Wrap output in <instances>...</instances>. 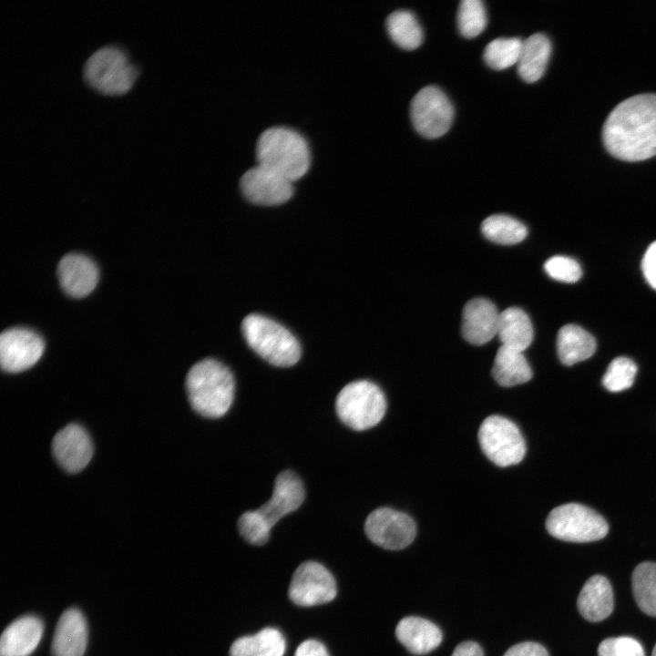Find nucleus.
Listing matches in <instances>:
<instances>
[{
	"label": "nucleus",
	"instance_id": "23",
	"mask_svg": "<svg viewBox=\"0 0 656 656\" xmlns=\"http://www.w3.org/2000/svg\"><path fill=\"white\" fill-rule=\"evenodd\" d=\"M533 327L528 314L518 307L500 313L497 336L501 345L524 352L532 343Z\"/></svg>",
	"mask_w": 656,
	"mask_h": 656
},
{
	"label": "nucleus",
	"instance_id": "33",
	"mask_svg": "<svg viewBox=\"0 0 656 656\" xmlns=\"http://www.w3.org/2000/svg\"><path fill=\"white\" fill-rule=\"evenodd\" d=\"M238 528L241 537L250 544L264 545L272 528L257 510L243 513L238 520Z\"/></svg>",
	"mask_w": 656,
	"mask_h": 656
},
{
	"label": "nucleus",
	"instance_id": "8",
	"mask_svg": "<svg viewBox=\"0 0 656 656\" xmlns=\"http://www.w3.org/2000/svg\"><path fill=\"white\" fill-rule=\"evenodd\" d=\"M478 441L486 456L498 466L517 465L526 454V443L519 428L500 415H490L482 422Z\"/></svg>",
	"mask_w": 656,
	"mask_h": 656
},
{
	"label": "nucleus",
	"instance_id": "22",
	"mask_svg": "<svg viewBox=\"0 0 656 656\" xmlns=\"http://www.w3.org/2000/svg\"><path fill=\"white\" fill-rule=\"evenodd\" d=\"M551 54L548 37L536 33L523 41L518 65L520 78L527 83L538 80L545 73Z\"/></svg>",
	"mask_w": 656,
	"mask_h": 656
},
{
	"label": "nucleus",
	"instance_id": "1",
	"mask_svg": "<svg viewBox=\"0 0 656 656\" xmlns=\"http://www.w3.org/2000/svg\"><path fill=\"white\" fill-rule=\"evenodd\" d=\"M602 137L617 159L640 161L656 156V94H639L618 104L604 123Z\"/></svg>",
	"mask_w": 656,
	"mask_h": 656
},
{
	"label": "nucleus",
	"instance_id": "2",
	"mask_svg": "<svg viewBox=\"0 0 656 656\" xmlns=\"http://www.w3.org/2000/svg\"><path fill=\"white\" fill-rule=\"evenodd\" d=\"M186 390L190 404L198 414L208 418H219L232 405L235 381L226 365L207 358L189 370Z\"/></svg>",
	"mask_w": 656,
	"mask_h": 656
},
{
	"label": "nucleus",
	"instance_id": "7",
	"mask_svg": "<svg viewBox=\"0 0 656 656\" xmlns=\"http://www.w3.org/2000/svg\"><path fill=\"white\" fill-rule=\"evenodd\" d=\"M546 528L558 539L576 543L600 540L609 531L602 516L578 503H568L552 509L547 518Z\"/></svg>",
	"mask_w": 656,
	"mask_h": 656
},
{
	"label": "nucleus",
	"instance_id": "32",
	"mask_svg": "<svg viewBox=\"0 0 656 656\" xmlns=\"http://www.w3.org/2000/svg\"><path fill=\"white\" fill-rule=\"evenodd\" d=\"M636 373L637 366L631 359L617 357L609 364L602 384L610 392H621L632 385Z\"/></svg>",
	"mask_w": 656,
	"mask_h": 656
},
{
	"label": "nucleus",
	"instance_id": "24",
	"mask_svg": "<svg viewBox=\"0 0 656 656\" xmlns=\"http://www.w3.org/2000/svg\"><path fill=\"white\" fill-rule=\"evenodd\" d=\"M596 351L594 337L576 324L561 327L557 337V352L560 362L565 365L589 358Z\"/></svg>",
	"mask_w": 656,
	"mask_h": 656
},
{
	"label": "nucleus",
	"instance_id": "27",
	"mask_svg": "<svg viewBox=\"0 0 656 656\" xmlns=\"http://www.w3.org/2000/svg\"><path fill=\"white\" fill-rule=\"evenodd\" d=\"M386 29L392 40L405 50L417 48L423 41V31L410 11L397 10L386 19Z\"/></svg>",
	"mask_w": 656,
	"mask_h": 656
},
{
	"label": "nucleus",
	"instance_id": "40",
	"mask_svg": "<svg viewBox=\"0 0 656 656\" xmlns=\"http://www.w3.org/2000/svg\"><path fill=\"white\" fill-rule=\"evenodd\" d=\"M651 656H656V644H655V646H654V648H653Z\"/></svg>",
	"mask_w": 656,
	"mask_h": 656
},
{
	"label": "nucleus",
	"instance_id": "18",
	"mask_svg": "<svg viewBox=\"0 0 656 656\" xmlns=\"http://www.w3.org/2000/svg\"><path fill=\"white\" fill-rule=\"evenodd\" d=\"M87 642V626L82 612L68 609L60 616L51 644L52 656H83Z\"/></svg>",
	"mask_w": 656,
	"mask_h": 656
},
{
	"label": "nucleus",
	"instance_id": "28",
	"mask_svg": "<svg viewBox=\"0 0 656 656\" xmlns=\"http://www.w3.org/2000/svg\"><path fill=\"white\" fill-rule=\"evenodd\" d=\"M631 588L641 610L649 616L656 617V563L639 564L632 572Z\"/></svg>",
	"mask_w": 656,
	"mask_h": 656
},
{
	"label": "nucleus",
	"instance_id": "26",
	"mask_svg": "<svg viewBox=\"0 0 656 656\" xmlns=\"http://www.w3.org/2000/svg\"><path fill=\"white\" fill-rule=\"evenodd\" d=\"M492 375L502 386H514L528 382L532 370L522 352L501 345L495 356Z\"/></svg>",
	"mask_w": 656,
	"mask_h": 656
},
{
	"label": "nucleus",
	"instance_id": "30",
	"mask_svg": "<svg viewBox=\"0 0 656 656\" xmlns=\"http://www.w3.org/2000/svg\"><path fill=\"white\" fill-rule=\"evenodd\" d=\"M523 41L518 37H498L485 47L483 58L495 70L506 69L518 63Z\"/></svg>",
	"mask_w": 656,
	"mask_h": 656
},
{
	"label": "nucleus",
	"instance_id": "15",
	"mask_svg": "<svg viewBox=\"0 0 656 656\" xmlns=\"http://www.w3.org/2000/svg\"><path fill=\"white\" fill-rule=\"evenodd\" d=\"M304 497L301 478L294 472L285 470L277 476L271 498L256 510L272 528L282 518L299 508Z\"/></svg>",
	"mask_w": 656,
	"mask_h": 656
},
{
	"label": "nucleus",
	"instance_id": "3",
	"mask_svg": "<svg viewBox=\"0 0 656 656\" xmlns=\"http://www.w3.org/2000/svg\"><path fill=\"white\" fill-rule=\"evenodd\" d=\"M258 164L294 182L309 169L311 154L305 138L296 130L277 126L265 129L256 144Z\"/></svg>",
	"mask_w": 656,
	"mask_h": 656
},
{
	"label": "nucleus",
	"instance_id": "13",
	"mask_svg": "<svg viewBox=\"0 0 656 656\" xmlns=\"http://www.w3.org/2000/svg\"><path fill=\"white\" fill-rule=\"evenodd\" d=\"M293 182L261 164L248 169L241 179L243 195L252 203L263 206L286 202L293 194Z\"/></svg>",
	"mask_w": 656,
	"mask_h": 656
},
{
	"label": "nucleus",
	"instance_id": "31",
	"mask_svg": "<svg viewBox=\"0 0 656 656\" xmlns=\"http://www.w3.org/2000/svg\"><path fill=\"white\" fill-rule=\"evenodd\" d=\"M487 23L485 5L480 0H462L457 12V26L460 34L472 38L478 36Z\"/></svg>",
	"mask_w": 656,
	"mask_h": 656
},
{
	"label": "nucleus",
	"instance_id": "39",
	"mask_svg": "<svg viewBox=\"0 0 656 656\" xmlns=\"http://www.w3.org/2000/svg\"><path fill=\"white\" fill-rule=\"evenodd\" d=\"M451 656H483V651L475 641H463L455 648Z\"/></svg>",
	"mask_w": 656,
	"mask_h": 656
},
{
	"label": "nucleus",
	"instance_id": "37",
	"mask_svg": "<svg viewBox=\"0 0 656 656\" xmlns=\"http://www.w3.org/2000/svg\"><path fill=\"white\" fill-rule=\"evenodd\" d=\"M503 656H548V653L541 644L525 641L510 647Z\"/></svg>",
	"mask_w": 656,
	"mask_h": 656
},
{
	"label": "nucleus",
	"instance_id": "14",
	"mask_svg": "<svg viewBox=\"0 0 656 656\" xmlns=\"http://www.w3.org/2000/svg\"><path fill=\"white\" fill-rule=\"evenodd\" d=\"M52 450L56 462L70 473L82 470L93 455L88 434L77 424L67 425L56 434Z\"/></svg>",
	"mask_w": 656,
	"mask_h": 656
},
{
	"label": "nucleus",
	"instance_id": "36",
	"mask_svg": "<svg viewBox=\"0 0 656 656\" xmlns=\"http://www.w3.org/2000/svg\"><path fill=\"white\" fill-rule=\"evenodd\" d=\"M641 267L646 281L656 290V241L648 247L644 253Z\"/></svg>",
	"mask_w": 656,
	"mask_h": 656
},
{
	"label": "nucleus",
	"instance_id": "29",
	"mask_svg": "<svg viewBox=\"0 0 656 656\" xmlns=\"http://www.w3.org/2000/svg\"><path fill=\"white\" fill-rule=\"evenodd\" d=\"M481 231L487 240L501 245L518 243L528 234L527 227L522 222L504 214H495L485 219Z\"/></svg>",
	"mask_w": 656,
	"mask_h": 656
},
{
	"label": "nucleus",
	"instance_id": "21",
	"mask_svg": "<svg viewBox=\"0 0 656 656\" xmlns=\"http://www.w3.org/2000/svg\"><path fill=\"white\" fill-rule=\"evenodd\" d=\"M577 607L589 621L597 622L608 618L613 610V591L607 578L601 575L590 577L579 594Z\"/></svg>",
	"mask_w": 656,
	"mask_h": 656
},
{
	"label": "nucleus",
	"instance_id": "10",
	"mask_svg": "<svg viewBox=\"0 0 656 656\" xmlns=\"http://www.w3.org/2000/svg\"><path fill=\"white\" fill-rule=\"evenodd\" d=\"M364 530L375 545L389 550H399L413 542L416 526L407 514L390 507H380L369 514Z\"/></svg>",
	"mask_w": 656,
	"mask_h": 656
},
{
	"label": "nucleus",
	"instance_id": "16",
	"mask_svg": "<svg viewBox=\"0 0 656 656\" xmlns=\"http://www.w3.org/2000/svg\"><path fill=\"white\" fill-rule=\"evenodd\" d=\"M500 313L486 298L468 301L462 312V334L470 343L481 345L497 334Z\"/></svg>",
	"mask_w": 656,
	"mask_h": 656
},
{
	"label": "nucleus",
	"instance_id": "35",
	"mask_svg": "<svg viewBox=\"0 0 656 656\" xmlns=\"http://www.w3.org/2000/svg\"><path fill=\"white\" fill-rule=\"evenodd\" d=\"M599 656H645L641 643L631 637L608 638L598 648Z\"/></svg>",
	"mask_w": 656,
	"mask_h": 656
},
{
	"label": "nucleus",
	"instance_id": "19",
	"mask_svg": "<svg viewBox=\"0 0 656 656\" xmlns=\"http://www.w3.org/2000/svg\"><path fill=\"white\" fill-rule=\"evenodd\" d=\"M43 630V622L36 616L15 620L1 635L0 656H29L39 644Z\"/></svg>",
	"mask_w": 656,
	"mask_h": 656
},
{
	"label": "nucleus",
	"instance_id": "17",
	"mask_svg": "<svg viewBox=\"0 0 656 656\" xmlns=\"http://www.w3.org/2000/svg\"><path fill=\"white\" fill-rule=\"evenodd\" d=\"M57 274L63 290L77 298L89 294L98 281V269L95 262L79 253L65 255L58 263Z\"/></svg>",
	"mask_w": 656,
	"mask_h": 656
},
{
	"label": "nucleus",
	"instance_id": "38",
	"mask_svg": "<svg viewBox=\"0 0 656 656\" xmlns=\"http://www.w3.org/2000/svg\"><path fill=\"white\" fill-rule=\"evenodd\" d=\"M294 656H330L325 646L319 641L309 639L302 641L295 651Z\"/></svg>",
	"mask_w": 656,
	"mask_h": 656
},
{
	"label": "nucleus",
	"instance_id": "12",
	"mask_svg": "<svg viewBox=\"0 0 656 656\" xmlns=\"http://www.w3.org/2000/svg\"><path fill=\"white\" fill-rule=\"evenodd\" d=\"M44 349V341L36 332L22 327L7 329L0 336L1 367L9 373L27 370L40 359Z\"/></svg>",
	"mask_w": 656,
	"mask_h": 656
},
{
	"label": "nucleus",
	"instance_id": "4",
	"mask_svg": "<svg viewBox=\"0 0 656 656\" xmlns=\"http://www.w3.org/2000/svg\"><path fill=\"white\" fill-rule=\"evenodd\" d=\"M249 346L272 365L289 367L301 357V346L294 335L277 322L261 314L247 315L241 323Z\"/></svg>",
	"mask_w": 656,
	"mask_h": 656
},
{
	"label": "nucleus",
	"instance_id": "20",
	"mask_svg": "<svg viewBox=\"0 0 656 656\" xmlns=\"http://www.w3.org/2000/svg\"><path fill=\"white\" fill-rule=\"evenodd\" d=\"M395 636L410 652L426 654L439 646L441 630L428 620L409 616L403 618L395 628Z\"/></svg>",
	"mask_w": 656,
	"mask_h": 656
},
{
	"label": "nucleus",
	"instance_id": "5",
	"mask_svg": "<svg viewBox=\"0 0 656 656\" xmlns=\"http://www.w3.org/2000/svg\"><path fill=\"white\" fill-rule=\"evenodd\" d=\"M84 79L96 91L106 95L126 93L138 75V69L123 48L108 45L96 50L86 61Z\"/></svg>",
	"mask_w": 656,
	"mask_h": 656
},
{
	"label": "nucleus",
	"instance_id": "25",
	"mask_svg": "<svg viewBox=\"0 0 656 656\" xmlns=\"http://www.w3.org/2000/svg\"><path fill=\"white\" fill-rule=\"evenodd\" d=\"M286 641L282 633L267 627L251 636H243L231 646L230 656H283Z\"/></svg>",
	"mask_w": 656,
	"mask_h": 656
},
{
	"label": "nucleus",
	"instance_id": "6",
	"mask_svg": "<svg viewBox=\"0 0 656 656\" xmlns=\"http://www.w3.org/2000/svg\"><path fill=\"white\" fill-rule=\"evenodd\" d=\"M335 409L340 420L348 427L362 431L374 427L384 417L386 399L373 382L354 381L339 392Z\"/></svg>",
	"mask_w": 656,
	"mask_h": 656
},
{
	"label": "nucleus",
	"instance_id": "11",
	"mask_svg": "<svg viewBox=\"0 0 656 656\" xmlns=\"http://www.w3.org/2000/svg\"><path fill=\"white\" fill-rule=\"evenodd\" d=\"M288 594L294 604L302 607L327 603L336 597V581L324 566L306 561L294 571Z\"/></svg>",
	"mask_w": 656,
	"mask_h": 656
},
{
	"label": "nucleus",
	"instance_id": "9",
	"mask_svg": "<svg viewBox=\"0 0 656 656\" xmlns=\"http://www.w3.org/2000/svg\"><path fill=\"white\" fill-rule=\"evenodd\" d=\"M410 116L414 128L421 136L436 138L450 128L454 108L439 87L426 86L413 97Z\"/></svg>",
	"mask_w": 656,
	"mask_h": 656
},
{
	"label": "nucleus",
	"instance_id": "34",
	"mask_svg": "<svg viewBox=\"0 0 656 656\" xmlns=\"http://www.w3.org/2000/svg\"><path fill=\"white\" fill-rule=\"evenodd\" d=\"M544 269L552 279L569 283L579 281L582 273L577 261L562 255L553 256L547 260Z\"/></svg>",
	"mask_w": 656,
	"mask_h": 656
}]
</instances>
